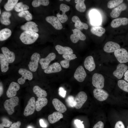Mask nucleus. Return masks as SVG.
Returning <instances> with one entry per match:
<instances>
[{
  "label": "nucleus",
  "instance_id": "f257e3e1",
  "mask_svg": "<svg viewBox=\"0 0 128 128\" xmlns=\"http://www.w3.org/2000/svg\"><path fill=\"white\" fill-rule=\"evenodd\" d=\"M39 37L37 32L25 31L21 34L19 38L21 41L26 44H30L35 42Z\"/></svg>",
  "mask_w": 128,
  "mask_h": 128
},
{
  "label": "nucleus",
  "instance_id": "f03ea898",
  "mask_svg": "<svg viewBox=\"0 0 128 128\" xmlns=\"http://www.w3.org/2000/svg\"><path fill=\"white\" fill-rule=\"evenodd\" d=\"M19 101L18 97L15 96L5 101L4 106L8 114L11 115L14 112V108L18 105Z\"/></svg>",
  "mask_w": 128,
  "mask_h": 128
},
{
  "label": "nucleus",
  "instance_id": "7ed1b4c3",
  "mask_svg": "<svg viewBox=\"0 0 128 128\" xmlns=\"http://www.w3.org/2000/svg\"><path fill=\"white\" fill-rule=\"evenodd\" d=\"M18 73L22 76L18 80V82L20 84H23L25 82L26 80H31L33 78L32 73L26 69L21 68L19 69Z\"/></svg>",
  "mask_w": 128,
  "mask_h": 128
},
{
  "label": "nucleus",
  "instance_id": "20e7f679",
  "mask_svg": "<svg viewBox=\"0 0 128 128\" xmlns=\"http://www.w3.org/2000/svg\"><path fill=\"white\" fill-rule=\"evenodd\" d=\"M92 85L96 88L102 89L104 87L105 79L102 74L97 73L94 74L92 77Z\"/></svg>",
  "mask_w": 128,
  "mask_h": 128
},
{
  "label": "nucleus",
  "instance_id": "39448f33",
  "mask_svg": "<svg viewBox=\"0 0 128 128\" xmlns=\"http://www.w3.org/2000/svg\"><path fill=\"white\" fill-rule=\"evenodd\" d=\"M87 96L84 91L79 92L75 98L74 107L77 109L81 108L87 99Z\"/></svg>",
  "mask_w": 128,
  "mask_h": 128
},
{
  "label": "nucleus",
  "instance_id": "423d86ee",
  "mask_svg": "<svg viewBox=\"0 0 128 128\" xmlns=\"http://www.w3.org/2000/svg\"><path fill=\"white\" fill-rule=\"evenodd\" d=\"M114 55L120 63H123L128 62V52L125 49L120 48L114 52Z\"/></svg>",
  "mask_w": 128,
  "mask_h": 128
},
{
  "label": "nucleus",
  "instance_id": "0eeeda50",
  "mask_svg": "<svg viewBox=\"0 0 128 128\" xmlns=\"http://www.w3.org/2000/svg\"><path fill=\"white\" fill-rule=\"evenodd\" d=\"M40 55L37 52L34 53L31 57V60L28 64L29 70L32 72H34L37 70Z\"/></svg>",
  "mask_w": 128,
  "mask_h": 128
},
{
  "label": "nucleus",
  "instance_id": "6e6552de",
  "mask_svg": "<svg viewBox=\"0 0 128 128\" xmlns=\"http://www.w3.org/2000/svg\"><path fill=\"white\" fill-rule=\"evenodd\" d=\"M59 9L62 14L57 13L56 14L57 17L61 23H64L68 19V17L65 13L69 10L70 7L68 5L63 3L60 5Z\"/></svg>",
  "mask_w": 128,
  "mask_h": 128
},
{
  "label": "nucleus",
  "instance_id": "1a4fd4ad",
  "mask_svg": "<svg viewBox=\"0 0 128 128\" xmlns=\"http://www.w3.org/2000/svg\"><path fill=\"white\" fill-rule=\"evenodd\" d=\"M73 34L70 36V39L73 43L77 42L79 40L84 41L86 40V37L85 35L81 30L77 28L72 30Z\"/></svg>",
  "mask_w": 128,
  "mask_h": 128
},
{
  "label": "nucleus",
  "instance_id": "9d476101",
  "mask_svg": "<svg viewBox=\"0 0 128 128\" xmlns=\"http://www.w3.org/2000/svg\"><path fill=\"white\" fill-rule=\"evenodd\" d=\"M35 99L32 97L30 98L24 111L23 114L25 116H28L32 114L35 109Z\"/></svg>",
  "mask_w": 128,
  "mask_h": 128
},
{
  "label": "nucleus",
  "instance_id": "9b49d317",
  "mask_svg": "<svg viewBox=\"0 0 128 128\" xmlns=\"http://www.w3.org/2000/svg\"><path fill=\"white\" fill-rule=\"evenodd\" d=\"M128 69V66L123 63H119L113 73V75L118 79H120Z\"/></svg>",
  "mask_w": 128,
  "mask_h": 128
},
{
  "label": "nucleus",
  "instance_id": "f8f14e48",
  "mask_svg": "<svg viewBox=\"0 0 128 128\" xmlns=\"http://www.w3.org/2000/svg\"><path fill=\"white\" fill-rule=\"evenodd\" d=\"M20 88L19 84L17 82H13L10 84L6 91V95L8 97L11 98L15 96L17 91Z\"/></svg>",
  "mask_w": 128,
  "mask_h": 128
},
{
  "label": "nucleus",
  "instance_id": "ddd939ff",
  "mask_svg": "<svg viewBox=\"0 0 128 128\" xmlns=\"http://www.w3.org/2000/svg\"><path fill=\"white\" fill-rule=\"evenodd\" d=\"M93 93L94 97L100 101H103L107 99L109 95L107 92L101 89H95L93 91Z\"/></svg>",
  "mask_w": 128,
  "mask_h": 128
},
{
  "label": "nucleus",
  "instance_id": "4468645a",
  "mask_svg": "<svg viewBox=\"0 0 128 128\" xmlns=\"http://www.w3.org/2000/svg\"><path fill=\"white\" fill-rule=\"evenodd\" d=\"M89 17L91 23L96 26L100 25L101 23V18L99 13L96 10H92L90 12Z\"/></svg>",
  "mask_w": 128,
  "mask_h": 128
},
{
  "label": "nucleus",
  "instance_id": "2eb2a0df",
  "mask_svg": "<svg viewBox=\"0 0 128 128\" xmlns=\"http://www.w3.org/2000/svg\"><path fill=\"white\" fill-rule=\"evenodd\" d=\"M55 54L52 52L49 54L45 58L41 59L39 63L42 69H45L47 68L50 62L55 59Z\"/></svg>",
  "mask_w": 128,
  "mask_h": 128
},
{
  "label": "nucleus",
  "instance_id": "dca6fc26",
  "mask_svg": "<svg viewBox=\"0 0 128 128\" xmlns=\"http://www.w3.org/2000/svg\"><path fill=\"white\" fill-rule=\"evenodd\" d=\"M86 76V73L82 66H80L78 67L74 75L75 79L79 82H83Z\"/></svg>",
  "mask_w": 128,
  "mask_h": 128
},
{
  "label": "nucleus",
  "instance_id": "f3484780",
  "mask_svg": "<svg viewBox=\"0 0 128 128\" xmlns=\"http://www.w3.org/2000/svg\"><path fill=\"white\" fill-rule=\"evenodd\" d=\"M118 43L112 41H109L105 44L103 48L104 51L107 53L114 52L120 49Z\"/></svg>",
  "mask_w": 128,
  "mask_h": 128
},
{
  "label": "nucleus",
  "instance_id": "a211bd4d",
  "mask_svg": "<svg viewBox=\"0 0 128 128\" xmlns=\"http://www.w3.org/2000/svg\"><path fill=\"white\" fill-rule=\"evenodd\" d=\"M46 20L56 29L60 30L63 28L62 24L57 17L53 16H49L46 18Z\"/></svg>",
  "mask_w": 128,
  "mask_h": 128
},
{
  "label": "nucleus",
  "instance_id": "6ab92c4d",
  "mask_svg": "<svg viewBox=\"0 0 128 128\" xmlns=\"http://www.w3.org/2000/svg\"><path fill=\"white\" fill-rule=\"evenodd\" d=\"M38 25L34 22L28 21L20 27L21 29L24 31H28L37 32L39 29L37 27Z\"/></svg>",
  "mask_w": 128,
  "mask_h": 128
},
{
  "label": "nucleus",
  "instance_id": "aec40b11",
  "mask_svg": "<svg viewBox=\"0 0 128 128\" xmlns=\"http://www.w3.org/2000/svg\"><path fill=\"white\" fill-rule=\"evenodd\" d=\"M1 50L9 63H12L14 61L15 56L13 52L11 51L8 48L5 47H2Z\"/></svg>",
  "mask_w": 128,
  "mask_h": 128
},
{
  "label": "nucleus",
  "instance_id": "412c9836",
  "mask_svg": "<svg viewBox=\"0 0 128 128\" xmlns=\"http://www.w3.org/2000/svg\"><path fill=\"white\" fill-rule=\"evenodd\" d=\"M62 57L64 59L61 61L60 64L62 67L65 68H67L69 67V62L70 60L74 59L77 58L76 55L74 54L63 55Z\"/></svg>",
  "mask_w": 128,
  "mask_h": 128
},
{
  "label": "nucleus",
  "instance_id": "4be33fe9",
  "mask_svg": "<svg viewBox=\"0 0 128 128\" xmlns=\"http://www.w3.org/2000/svg\"><path fill=\"white\" fill-rule=\"evenodd\" d=\"M72 21L75 23L74 26L76 28L80 30L83 29H87L88 28V26L86 23L82 22L79 18L77 16H74L72 18Z\"/></svg>",
  "mask_w": 128,
  "mask_h": 128
},
{
  "label": "nucleus",
  "instance_id": "5701e85b",
  "mask_svg": "<svg viewBox=\"0 0 128 128\" xmlns=\"http://www.w3.org/2000/svg\"><path fill=\"white\" fill-rule=\"evenodd\" d=\"M127 6L124 3L121 4L114 9L110 13V15L112 18H116L119 16L121 12L126 9Z\"/></svg>",
  "mask_w": 128,
  "mask_h": 128
},
{
  "label": "nucleus",
  "instance_id": "b1692460",
  "mask_svg": "<svg viewBox=\"0 0 128 128\" xmlns=\"http://www.w3.org/2000/svg\"><path fill=\"white\" fill-rule=\"evenodd\" d=\"M84 65L86 69L89 71L94 70L96 65L93 57L91 56L87 57L85 60Z\"/></svg>",
  "mask_w": 128,
  "mask_h": 128
},
{
  "label": "nucleus",
  "instance_id": "393cba45",
  "mask_svg": "<svg viewBox=\"0 0 128 128\" xmlns=\"http://www.w3.org/2000/svg\"><path fill=\"white\" fill-rule=\"evenodd\" d=\"M128 24V18H120L113 20L111 23V26L113 28L118 27L121 25H125Z\"/></svg>",
  "mask_w": 128,
  "mask_h": 128
},
{
  "label": "nucleus",
  "instance_id": "a878e982",
  "mask_svg": "<svg viewBox=\"0 0 128 128\" xmlns=\"http://www.w3.org/2000/svg\"><path fill=\"white\" fill-rule=\"evenodd\" d=\"M52 103L55 110L58 112L63 113L67 110L66 106L58 99L55 98L52 101Z\"/></svg>",
  "mask_w": 128,
  "mask_h": 128
},
{
  "label": "nucleus",
  "instance_id": "bb28decb",
  "mask_svg": "<svg viewBox=\"0 0 128 128\" xmlns=\"http://www.w3.org/2000/svg\"><path fill=\"white\" fill-rule=\"evenodd\" d=\"M62 70L61 66L58 62H55L49 66L44 70V72L47 74L59 72Z\"/></svg>",
  "mask_w": 128,
  "mask_h": 128
},
{
  "label": "nucleus",
  "instance_id": "cd10ccee",
  "mask_svg": "<svg viewBox=\"0 0 128 128\" xmlns=\"http://www.w3.org/2000/svg\"><path fill=\"white\" fill-rule=\"evenodd\" d=\"M55 49L58 53L61 55H70L73 54V50L70 47L63 46L59 45L56 46Z\"/></svg>",
  "mask_w": 128,
  "mask_h": 128
},
{
  "label": "nucleus",
  "instance_id": "c85d7f7f",
  "mask_svg": "<svg viewBox=\"0 0 128 128\" xmlns=\"http://www.w3.org/2000/svg\"><path fill=\"white\" fill-rule=\"evenodd\" d=\"M11 15V14L9 11H6L3 12L0 17V21L1 23L5 25L10 24L11 22L9 18Z\"/></svg>",
  "mask_w": 128,
  "mask_h": 128
},
{
  "label": "nucleus",
  "instance_id": "c756f323",
  "mask_svg": "<svg viewBox=\"0 0 128 128\" xmlns=\"http://www.w3.org/2000/svg\"><path fill=\"white\" fill-rule=\"evenodd\" d=\"M63 117V115L61 113L55 112L48 116V119L49 122L52 124L58 121Z\"/></svg>",
  "mask_w": 128,
  "mask_h": 128
},
{
  "label": "nucleus",
  "instance_id": "7c9ffc66",
  "mask_svg": "<svg viewBox=\"0 0 128 128\" xmlns=\"http://www.w3.org/2000/svg\"><path fill=\"white\" fill-rule=\"evenodd\" d=\"M47 103L48 100L46 97H38L35 102L36 110L37 111H40L43 107L47 105Z\"/></svg>",
  "mask_w": 128,
  "mask_h": 128
},
{
  "label": "nucleus",
  "instance_id": "2f4dec72",
  "mask_svg": "<svg viewBox=\"0 0 128 128\" xmlns=\"http://www.w3.org/2000/svg\"><path fill=\"white\" fill-rule=\"evenodd\" d=\"M0 63L1 71L3 73L6 72L9 69L8 62L3 54H0Z\"/></svg>",
  "mask_w": 128,
  "mask_h": 128
},
{
  "label": "nucleus",
  "instance_id": "473e14b6",
  "mask_svg": "<svg viewBox=\"0 0 128 128\" xmlns=\"http://www.w3.org/2000/svg\"><path fill=\"white\" fill-rule=\"evenodd\" d=\"M33 90L34 93L38 97H45L47 96L46 91L38 86H35L33 88Z\"/></svg>",
  "mask_w": 128,
  "mask_h": 128
},
{
  "label": "nucleus",
  "instance_id": "72a5a7b5",
  "mask_svg": "<svg viewBox=\"0 0 128 128\" xmlns=\"http://www.w3.org/2000/svg\"><path fill=\"white\" fill-rule=\"evenodd\" d=\"M91 32L93 34L99 37H101L105 32L104 28L98 26H94L91 29Z\"/></svg>",
  "mask_w": 128,
  "mask_h": 128
},
{
  "label": "nucleus",
  "instance_id": "f704fd0d",
  "mask_svg": "<svg viewBox=\"0 0 128 128\" xmlns=\"http://www.w3.org/2000/svg\"><path fill=\"white\" fill-rule=\"evenodd\" d=\"M11 34V30L8 28H5L1 30L0 31V41H2L7 39Z\"/></svg>",
  "mask_w": 128,
  "mask_h": 128
},
{
  "label": "nucleus",
  "instance_id": "c9c22d12",
  "mask_svg": "<svg viewBox=\"0 0 128 128\" xmlns=\"http://www.w3.org/2000/svg\"><path fill=\"white\" fill-rule=\"evenodd\" d=\"M84 0H75V3L76 4L75 7L76 9L78 11L81 12H84L86 9V6L84 3Z\"/></svg>",
  "mask_w": 128,
  "mask_h": 128
},
{
  "label": "nucleus",
  "instance_id": "e433bc0d",
  "mask_svg": "<svg viewBox=\"0 0 128 128\" xmlns=\"http://www.w3.org/2000/svg\"><path fill=\"white\" fill-rule=\"evenodd\" d=\"M18 0H8L4 5V8L7 11L12 10L18 3Z\"/></svg>",
  "mask_w": 128,
  "mask_h": 128
},
{
  "label": "nucleus",
  "instance_id": "4c0bfd02",
  "mask_svg": "<svg viewBox=\"0 0 128 128\" xmlns=\"http://www.w3.org/2000/svg\"><path fill=\"white\" fill-rule=\"evenodd\" d=\"M29 9V7L28 6L23 4L22 2L18 3L14 7V9L15 11L19 12L27 10Z\"/></svg>",
  "mask_w": 128,
  "mask_h": 128
},
{
  "label": "nucleus",
  "instance_id": "58836bf2",
  "mask_svg": "<svg viewBox=\"0 0 128 128\" xmlns=\"http://www.w3.org/2000/svg\"><path fill=\"white\" fill-rule=\"evenodd\" d=\"M18 16L20 17L23 18L27 21H30L32 19V14L27 10H25L18 13Z\"/></svg>",
  "mask_w": 128,
  "mask_h": 128
},
{
  "label": "nucleus",
  "instance_id": "ea45409f",
  "mask_svg": "<svg viewBox=\"0 0 128 128\" xmlns=\"http://www.w3.org/2000/svg\"><path fill=\"white\" fill-rule=\"evenodd\" d=\"M49 3V1L48 0H34L32 2V5L34 7H37L41 5L46 6L48 5Z\"/></svg>",
  "mask_w": 128,
  "mask_h": 128
},
{
  "label": "nucleus",
  "instance_id": "a19ab883",
  "mask_svg": "<svg viewBox=\"0 0 128 128\" xmlns=\"http://www.w3.org/2000/svg\"><path fill=\"white\" fill-rule=\"evenodd\" d=\"M123 0H113L109 1L108 3V7L109 9H112L118 6L121 4L123 1Z\"/></svg>",
  "mask_w": 128,
  "mask_h": 128
},
{
  "label": "nucleus",
  "instance_id": "79ce46f5",
  "mask_svg": "<svg viewBox=\"0 0 128 128\" xmlns=\"http://www.w3.org/2000/svg\"><path fill=\"white\" fill-rule=\"evenodd\" d=\"M119 87L123 91L128 92V83L124 80H119L117 82Z\"/></svg>",
  "mask_w": 128,
  "mask_h": 128
},
{
  "label": "nucleus",
  "instance_id": "37998d69",
  "mask_svg": "<svg viewBox=\"0 0 128 128\" xmlns=\"http://www.w3.org/2000/svg\"><path fill=\"white\" fill-rule=\"evenodd\" d=\"M2 121V123L0 124V128H4V127H9L12 124L11 121L5 118H3Z\"/></svg>",
  "mask_w": 128,
  "mask_h": 128
},
{
  "label": "nucleus",
  "instance_id": "c03bdc74",
  "mask_svg": "<svg viewBox=\"0 0 128 128\" xmlns=\"http://www.w3.org/2000/svg\"><path fill=\"white\" fill-rule=\"evenodd\" d=\"M66 101L68 105L70 107H74L75 98L72 96H68L66 98Z\"/></svg>",
  "mask_w": 128,
  "mask_h": 128
},
{
  "label": "nucleus",
  "instance_id": "a18cd8bd",
  "mask_svg": "<svg viewBox=\"0 0 128 128\" xmlns=\"http://www.w3.org/2000/svg\"><path fill=\"white\" fill-rule=\"evenodd\" d=\"M83 121L76 119L75 120L74 123L77 128H84V124L82 123Z\"/></svg>",
  "mask_w": 128,
  "mask_h": 128
},
{
  "label": "nucleus",
  "instance_id": "49530a36",
  "mask_svg": "<svg viewBox=\"0 0 128 128\" xmlns=\"http://www.w3.org/2000/svg\"><path fill=\"white\" fill-rule=\"evenodd\" d=\"M59 94L63 98L65 97L66 93V91L64 88L62 87H59Z\"/></svg>",
  "mask_w": 128,
  "mask_h": 128
},
{
  "label": "nucleus",
  "instance_id": "de8ad7c7",
  "mask_svg": "<svg viewBox=\"0 0 128 128\" xmlns=\"http://www.w3.org/2000/svg\"><path fill=\"white\" fill-rule=\"evenodd\" d=\"M21 124V122L18 121L12 124L9 128H20Z\"/></svg>",
  "mask_w": 128,
  "mask_h": 128
},
{
  "label": "nucleus",
  "instance_id": "09e8293b",
  "mask_svg": "<svg viewBox=\"0 0 128 128\" xmlns=\"http://www.w3.org/2000/svg\"><path fill=\"white\" fill-rule=\"evenodd\" d=\"M114 128H125L123 123L121 121H119L116 123Z\"/></svg>",
  "mask_w": 128,
  "mask_h": 128
},
{
  "label": "nucleus",
  "instance_id": "8fccbe9b",
  "mask_svg": "<svg viewBox=\"0 0 128 128\" xmlns=\"http://www.w3.org/2000/svg\"><path fill=\"white\" fill-rule=\"evenodd\" d=\"M104 124L101 121H99L94 126L93 128H104Z\"/></svg>",
  "mask_w": 128,
  "mask_h": 128
},
{
  "label": "nucleus",
  "instance_id": "3c124183",
  "mask_svg": "<svg viewBox=\"0 0 128 128\" xmlns=\"http://www.w3.org/2000/svg\"><path fill=\"white\" fill-rule=\"evenodd\" d=\"M39 122L40 126L41 127L43 128H46L47 127V125L44 123L43 120L41 119L39 120Z\"/></svg>",
  "mask_w": 128,
  "mask_h": 128
},
{
  "label": "nucleus",
  "instance_id": "603ef678",
  "mask_svg": "<svg viewBox=\"0 0 128 128\" xmlns=\"http://www.w3.org/2000/svg\"><path fill=\"white\" fill-rule=\"evenodd\" d=\"M3 92V86L2 82H0V96L2 95Z\"/></svg>",
  "mask_w": 128,
  "mask_h": 128
},
{
  "label": "nucleus",
  "instance_id": "864d4df0",
  "mask_svg": "<svg viewBox=\"0 0 128 128\" xmlns=\"http://www.w3.org/2000/svg\"><path fill=\"white\" fill-rule=\"evenodd\" d=\"M124 76V79L128 82V69L127 70L125 73Z\"/></svg>",
  "mask_w": 128,
  "mask_h": 128
},
{
  "label": "nucleus",
  "instance_id": "5fc2aeb1",
  "mask_svg": "<svg viewBox=\"0 0 128 128\" xmlns=\"http://www.w3.org/2000/svg\"><path fill=\"white\" fill-rule=\"evenodd\" d=\"M27 128H32V127L31 126H29L27 127Z\"/></svg>",
  "mask_w": 128,
  "mask_h": 128
},
{
  "label": "nucleus",
  "instance_id": "6e6d98bb",
  "mask_svg": "<svg viewBox=\"0 0 128 128\" xmlns=\"http://www.w3.org/2000/svg\"><path fill=\"white\" fill-rule=\"evenodd\" d=\"M66 1H70V0H66Z\"/></svg>",
  "mask_w": 128,
  "mask_h": 128
},
{
  "label": "nucleus",
  "instance_id": "4d7b16f0",
  "mask_svg": "<svg viewBox=\"0 0 128 128\" xmlns=\"http://www.w3.org/2000/svg\"><path fill=\"white\" fill-rule=\"evenodd\" d=\"M1 14V9H0V14Z\"/></svg>",
  "mask_w": 128,
  "mask_h": 128
},
{
  "label": "nucleus",
  "instance_id": "13d9d810",
  "mask_svg": "<svg viewBox=\"0 0 128 128\" xmlns=\"http://www.w3.org/2000/svg\"><path fill=\"white\" fill-rule=\"evenodd\" d=\"M2 1V0H0V3Z\"/></svg>",
  "mask_w": 128,
  "mask_h": 128
},
{
  "label": "nucleus",
  "instance_id": "bf43d9fd",
  "mask_svg": "<svg viewBox=\"0 0 128 128\" xmlns=\"http://www.w3.org/2000/svg\"><path fill=\"white\" fill-rule=\"evenodd\" d=\"M60 0V1H63V0Z\"/></svg>",
  "mask_w": 128,
  "mask_h": 128
},
{
  "label": "nucleus",
  "instance_id": "052dcab7",
  "mask_svg": "<svg viewBox=\"0 0 128 128\" xmlns=\"http://www.w3.org/2000/svg\"><path fill=\"white\" fill-rule=\"evenodd\" d=\"M127 128H128V126L127 127Z\"/></svg>",
  "mask_w": 128,
  "mask_h": 128
},
{
  "label": "nucleus",
  "instance_id": "680f3d73",
  "mask_svg": "<svg viewBox=\"0 0 128 128\" xmlns=\"http://www.w3.org/2000/svg\"></svg>",
  "mask_w": 128,
  "mask_h": 128
}]
</instances>
